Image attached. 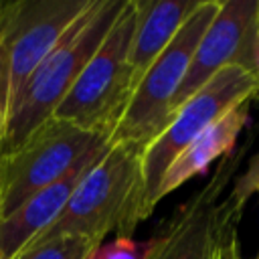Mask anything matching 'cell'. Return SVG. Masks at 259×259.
I'll return each instance as SVG.
<instances>
[{
	"instance_id": "obj_1",
	"label": "cell",
	"mask_w": 259,
	"mask_h": 259,
	"mask_svg": "<svg viewBox=\"0 0 259 259\" xmlns=\"http://www.w3.org/2000/svg\"><path fill=\"white\" fill-rule=\"evenodd\" d=\"M144 219L148 214L144 206L142 150L109 142L107 150L79 180L63 212L30 245L67 235L87 237L97 243H103L109 233L132 237Z\"/></svg>"
},
{
	"instance_id": "obj_2",
	"label": "cell",
	"mask_w": 259,
	"mask_h": 259,
	"mask_svg": "<svg viewBox=\"0 0 259 259\" xmlns=\"http://www.w3.org/2000/svg\"><path fill=\"white\" fill-rule=\"evenodd\" d=\"M125 0H91L67 28L55 49L42 59L18 93L8 117L4 148L20 144L36 125L49 119L83 67L101 47Z\"/></svg>"
},
{
	"instance_id": "obj_3",
	"label": "cell",
	"mask_w": 259,
	"mask_h": 259,
	"mask_svg": "<svg viewBox=\"0 0 259 259\" xmlns=\"http://www.w3.org/2000/svg\"><path fill=\"white\" fill-rule=\"evenodd\" d=\"M134 24L136 0H125L101 47L83 67L51 117L107 140L111 138L136 89V77L127 61Z\"/></svg>"
},
{
	"instance_id": "obj_4",
	"label": "cell",
	"mask_w": 259,
	"mask_h": 259,
	"mask_svg": "<svg viewBox=\"0 0 259 259\" xmlns=\"http://www.w3.org/2000/svg\"><path fill=\"white\" fill-rule=\"evenodd\" d=\"M109 144L57 117L45 119L20 144L2 148L0 156V221L36 192L59 182L75 166Z\"/></svg>"
},
{
	"instance_id": "obj_5",
	"label": "cell",
	"mask_w": 259,
	"mask_h": 259,
	"mask_svg": "<svg viewBox=\"0 0 259 259\" xmlns=\"http://www.w3.org/2000/svg\"><path fill=\"white\" fill-rule=\"evenodd\" d=\"M91 0L0 2V105L6 115L42 59Z\"/></svg>"
},
{
	"instance_id": "obj_6",
	"label": "cell",
	"mask_w": 259,
	"mask_h": 259,
	"mask_svg": "<svg viewBox=\"0 0 259 259\" xmlns=\"http://www.w3.org/2000/svg\"><path fill=\"white\" fill-rule=\"evenodd\" d=\"M219 8L221 0H200L170 45L156 57L138 81L130 103L109 138L111 144H127L144 150V146L164 127L170 117L172 99L188 71L196 45Z\"/></svg>"
},
{
	"instance_id": "obj_7",
	"label": "cell",
	"mask_w": 259,
	"mask_h": 259,
	"mask_svg": "<svg viewBox=\"0 0 259 259\" xmlns=\"http://www.w3.org/2000/svg\"><path fill=\"white\" fill-rule=\"evenodd\" d=\"M257 93L259 79L255 73L241 67H227L170 113L164 127L142 150L144 206L148 217L158 204L156 190L172 160L212 121L225 115L231 107L249 99L253 101Z\"/></svg>"
},
{
	"instance_id": "obj_8",
	"label": "cell",
	"mask_w": 259,
	"mask_h": 259,
	"mask_svg": "<svg viewBox=\"0 0 259 259\" xmlns=\"http://www.w3.org/2000/svg\"><path fill=\"white\" fill-rule=\"evenodd\" d=\"M259 51V0L221 2L196 45L188 71L172 99L170 113L227 67L255 73Z\"/></svg>"
},
{
	"instance_id": "obj_9",
	"label": "cell",
	"mask_w": 259,
	"mask_h": 259,
	"mask_svg": "<svg viewBox=\"0 0 259 259\" xmlns=\"http://www.w3.org/2000/svg\"><path fill=\"white\" fill-rule=\"evenodd\" d=\"M243 156L245 148L225 156L212 178L180 206L152 259H212L219 237V198L237 174Z\"/></svg>"
},
{
	"instance_id": "obj_10",
	"label": "cell",
	"mask_w": 259,
	"mask_h": 259,
	"mask_svg": "<svg viewBox=\"0 0 259 259\" xmlns=\"http://www.w3.org/2000/svg\"><path fill=\"white\" fill-rule=\"evenodd\" d=\"M109 146V144H107ZM99 150L97 154L83 160L69 174H65L59 182L30 196L24 204H20L14 212L0 221V259H14L20 255L42 231H47L55 219L63 212L67 200L77 188L83 174L91 168V164L107 150Z\"/></svg>"
},
{
	"instance_id": "obj_11",
	"label": "cell",
	"mask_w": 259,
	"mask_h": 259,
	"mask_svg": "<svg viewBox=\"0 0 259 259\" xmlns=\"http://www.w3.org/2000/svg\"><path fill=\"white\" fill-rule=\"evenodd\" d=\"M249 109H251V99L231 107L225 115H221L206 130H202L172 160V164L162 174L156 190V202L172 194L176 188H180L196 174H202L217 158L229 156L235 150L239 134L249 121Z\"/></svg>"
},
{
	"instance_id": "obj_12",
	"label": "cell",
	"mask_w": 259,
	"mask_h": 259,
	"mask_svg": "<svg viewBox=\"0 0 259 259\" xmlns=\"http://www.w3.org/2000/svg\"><path fill=\"white\" fill-rule=\"evenodd\" d=\"M198 4L200 0H136V24L127 55L136 85Z\"/></svg>"
},
{
	"instance_id": "obj_13",
	"label": "cell",
	"mask_w": 259,
	"mask_h": 259,
	"mask_svg": "<svg viewBox=\"0 0 259 259\" xmlns=\"http://www.w3.org/2000/svg\"><path fill=\"white\" fill-rule=\"evenodd\" d=\"M99 243L87 237H55L51 241L30 245L14 259H87Z\"/></svg>"
},
{
	"instance_id": "obj_14",
	"label": "cell",
	"mask_w": 259,
	"mask_h": 259,
	"mask_svg": "<svg viewBox=\"0 0 259 259\" xmlns=\"http://www.w3.org/2000/svg\"><path fill=\"white\" fill-rule=\"evenodd\" d=\"M164 241V233L150 239L115 237L111 241L99 243L87 259H152Z\"/></svg>"
},
{
	"instance_id": "obj_15",
	"label": "cell",
	"mask_w": 259,
	"mask_h": 259,
	"mask_svg": "<svg viewBox=\"0 0 259 259\" xmlns=\"http://www.w3.org/2000/svg\"><path fill=\"white\" fill-rule=\"evenodd\" d=\"M243 214V206H239L231 196L221 200L219 206V237L212 259H239V237L237 227Z\"/></svg>"
},
{
	"instance_id": "obj_16",
	"label": "cell",
	"mask_w": 259,
	"mask_h": 259,
	"mask_svg": "<svg viewBox=\"0 0 259 259\" xmlns=\"http://www.w3.org/2000/svg\"><path fill=\"white\" fill-rule=\"evenodd\" d=\"M253 192L259 194V152L249 160L247 170L237 176L235 186H233V192H231L229 196H231L239 206L245 208V204H247V200H249V196H251ZM257 255H259V253H257Z\"/></svg>"
},
{
	"instance_id": "obj_17",
	"label": "cell",
	"mask_w": 259,
	"mask_h": 259,
	"mask_svg": "<svg viewBox=\"0 0 259 259\" xmlns=\"http://www.w3.org/2000/svg\"><path fill=\"white\" fill-rule=\"evenodd\" d=\"M6 136H8V115H6L4 107L0 105V148H4Z\"/></svg>"
},
{
	"instance_id": "obj_18",
	"label": "cell",
	"mask_w": 259,
	"mask_h": 259,
	"mask_svg": "<svg viewBox=\"0 0 259 259\" xmlns=\"http://www.w3.org/2000/svg\"><path fill=\"white\" fill-rule=\"evenodd\" d=\"M239 259H241V257H239ZM255 259H259V255H257V257H255Z\"/></svg>"
},
{
	"instance_id": "obj_19",
	"label": "cell",
	"mask_w": 259,
	"mask_h": 259,
	"mask_svg": "<svg viewBox=\"0 0 259 259\" xmlns=\"http://www.w3.org/2000/svg\"><path fill=\"white\" fill-rule=\"evenodd\" d=\"M0 156H2V148H0Z\"/></svg>"
}]
</instances>
